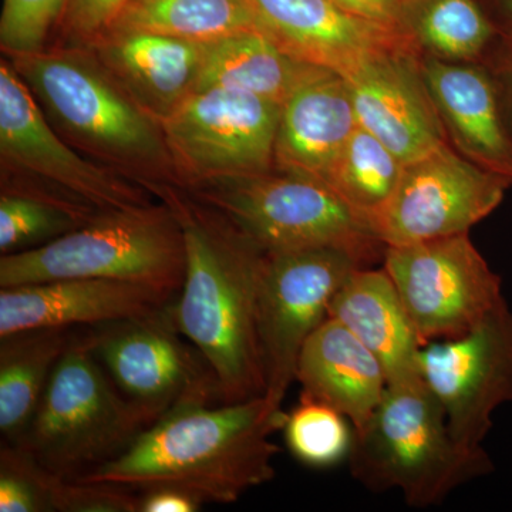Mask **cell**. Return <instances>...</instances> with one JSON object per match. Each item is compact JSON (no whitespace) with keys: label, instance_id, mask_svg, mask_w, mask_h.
<instances>
[{"label":"cell","instance_id":"31","mask_svg":"<svg viewBox=\"0 0 512 512\" xmlns=\"http://www.w3.org/2000/svg\"><path fill=\"white\" fill-rule=\"evenodd\" d=\"M67 0H3L0 47L6 56L46 49L47 39L66 9Z\"/></svg>","mask_w":512,"mask_h":512},{"label":"cell","instance_id":"26","mask_svg":"<svg viewBox=\"0 0 512 512\" xmlns=\"http://www.w3.org/2000/svg\"><path fill=\"white\" fill-rule=\"evenodd\" d=\"M110 29L141 30L204 45L261 30L249 0H131Z\"/></svg>","mask_w":512,"mask_h":512},{"label":"cell","instance_id":"16","mask_svg":"<svg viewBox=\"0 0 512 512\" xmlns=\"http://www.w3.org/2000/svg\"><path fill=\"white\" fill-rule=\"evenodd\" d=\"M420 56L387 53L346 79L357 126L375 136L403 164L450 144L424 83Z\"/></svg>","mask_w":512,"mask_h":512},{"label":"cell","instance_id":"6","mask_svg":"<svg viewBox=\"0 0 512 512\" xmlns=\"http://www.w3.org/2000/svg\"><path fill=\"white\" fill-rule=\"evenodd\" d=\"M184 191L224 215L265 252L338 248L370 266L386 249L372 222L308 175L274 168Z\"/></svg>","mask_w":512,"mask_h":512},{"label":"cell","instance_id":"7","mask_svg":"<svg viewBox=\"0 0 512 512\" xmlns=\"http://www.w3.org/2000/svg\"><path fill=\"white\" fill-rule=\"evenodd\" d=\"M148 426L151 421L120 393L86 335L60 357L18 447L57 476L77 478L120 456Z\"/></svg>","mask_w":512,"mask_h":512},{"label":"cell","instance_id":"24","mask_svg":"<svg viewBox=\"0 0 512 512\" xmlns=\"http://www.w3.org/2000/svg\"><path fill=\"white\" fill-rule=\"evenodd\" d=\"M72 328L26 330L0 338V431L19 446L50 376L74 342Z\"/></svg>","mask_w":512,"mask_h":512},{"label":"cell","instance_id":"14","mask_svg":"<svg viewBox=\"0 0 512 512\" xmlns=\"http://www.w3.org/2000/svg\"><path fill=\"white\" fill-rule=\"evenodd\" d=\"M419 372L443 406L454 439L466 447H483L495 410L512 404V311L507 301L464 335L424 345Z\"/></svg>","mask_w":512,"mask_h":512},{"label":"cell","instance_id":"9","mask_svg":"<svg viewBox=\"0 0 512 512\" xmlns=\"http://www.w3.org/2000/svg\"><path fill=\"white\" fill-rule=\"evenodd\" d=\"M282 107L241 90L210 87L192 93L160 121L181 190L275 168Z\"/></svg>","mask_w":512,"mask_h":512},{"label":"cell","instance_id":"27","mask_svg":"<svg viewBox=\"0 0 512 512\" xmlns=\"http://www.w3.org/2000/svg\"><path fill=\"white\" fill-rule=\"evenodd\" d=\"M403 165L375 136L357 126L323 183L376 229L402 177Z\"/></svg>","mask_w":512,"mask_h":512},{"label":"cell","instance_id":"2","mask_svg":"<svg viewBox=\"0 0 512 512\" xmlns=\"http://www.w3.org/2000/svg\"><path fill=\"white\" fill-rule=\"evenodd\" d=\"M286 414L264 396L221 406L181 404L120 456L77 478L130 490L175 488L202 504H234L274 480L279 447L272 436L284 429Z\"/></svg>","mask_w":512,"mask_h":512},{"label":"cell","instance_id":"17","mask_svg":"<svg viewBox=\"0 0 512 512\" xmlns=\"http://www.w3.org/2000/svg\"><path fill=\"white\" fill-rule=\"evenodd\" d=\"M175 293L116 279L66 278L0 288V338L26 330L99 326L163 311Z\"/></svg>","mask_w":512,"mask_h":512},{"label":"cell","instance_id":"19","mask_svg":"<svg viewBox=\"0 0 512 512\" xmlns=\"http://www.w3.org/2000/svg\"><path fill=\"white\" fill-rule=\"evenodd\" d=\"M84 47L158 123L197 92L207 55L204 43L141 30L110 29Z\"/></svg>","mask_w":512,"mask_h":512},{"label":"cell","instance_id":"22","mask_svg":"<svg viewBox=\"0 0 512 512\" xmlns=\"http://www.w3.org/2000/svg\"><path fill=\"white\" fill-rule=\"evenodd\" d=\"M328 318L342 323L380 360L389 383L420 375L423 342L383 268H356L330 301Z\"/></svg>","mask_w":512,"mask_h":512},{"label":"cell","instance_id":"36","mask_svg":"<svg viewBox=\"0 0 512 512\" xmlns=\"http://www.w3.org/2000/svg\"><path fill=\"white\" fill-rule=\"evenodd\" d=\"M488 66L493 70L500 87L505 116L512 131V40L503 39V45Z\"/></svg>","mask_w":512,"mask_h":512},{"label":"cell","instance_id":"33","mask_svg":"<svg viewBox=\"0 0 512 512\" xmlns=\"http://www.w3.org/2000/svg\"><path fill=\"white\" fill-rule=\"evenodd\" d=\"M131 0H67L59 26L66 45L87 46L114 25Z\"/></svg>","mask_w":512,"mask_h":512},{"label":"cell","instance_id":"20","mask_svg":"<svg viewBox=\"0 0 512 512\" xmlns=\"http://www.w3.org/2000/svg\"><path fill=\"white\" fill-rule=\"evenodd\" d=\"M356 128L345 77L319 69L282 106L275 143L276 170L325 181Z\"/></svg>","mask_w":512,"mask_h":512},{"label":"cell","instance_id":"11","mask_svg":"<svg viewBox=\"0 0 512 512\" xmlns=\"http://www.w3.org/2000/svg\"><path fill=\"white\" fill-rule=\"evenodd\" d=\"M363 265L338 248L265 252L258 298V336L266 402L275 409L296 382V366L309 336L328 318L329 303Z\"/></svg>","mask_w":512,"mask_h":512},{"label":"cell","instance_id":"18","mask_svg":"<svg viewBox=\"0 0 512 512\" xmlns=\"http://www.w3.org/2000/svg\"><path fill=\"white\" fill-rule=\"evenodd\" d=\"M420 69L451 147L512 181V131L491 67L421 55Z\"/></svg>","mask_w":512,"mask_h":512},{"label":"cell","instance_id":"4","mask_svg":"<svg viewBox=\"0 0 512 512\" xmlns=\"http://www.w3.org/2000/svg\"><path fill=\"white\" fill-rule=\"evenodd\" d=\"M348 461L367 490L399 491L416 510L436 507L494 471L484 447L454 439L443 406L420 375L389 383L376 412L355 430Z\"/></svg>","mask_w":512,"mask_h":512},{"label":"cell","instance_id":"21","mask_svg":"<svg viewBox=\"0 0 512 512\" xmlns=\"http://www.w3.org/2000/svg\"><path fill=\"white\" fill-rule=\"evenodd\" d=\"M296 382L301 399L338 410L355 430L370 420L389 386L380 360L332 318L323 320L303 345Z\"/></svg>","mask_w":512,"mask_h":512},{"label":"cell","instance_id":"1","mask_svg":"<svg viewBox=\"0 0 512 512\" xmlns=\"http://www.w3.org/2000/svg\"><path fill=\"white\" fill-rule=\"evenodd\" d=\"M183 229L185 275L171 305L175 328L211 367L221 403L264 396L258 336L262 251L220 212L187 191H153Z\"/></svg>","mask_w":512,"mask_h":512},{"label":"cell","instance_id":"3","mask_svg":"<svg viewBox=\"0 0 512 512\" xmlns=\"http://www.w3.org/2000/svg\"><path fill=\"white\" fill-rule=\"evenodd\" d=\"M46 119L70 146L153 194L180 188L160 123L89 47L62 45L6 56Z\"/></svg>","mask_w":512,"mask_h":512},{"label":"cell","instance_id":"8","mask_svg":"<svg viewBox=\"0 0 512 512\" xmlns=\"http://www.w3.org/2000/svg\"><path fill=\"white\" fill-rule=\"evenodd\" d=\"M2 185L56 195L97 211L151 204V192L83 156L52 127L8 59L0 63Z\"/></svg>","mask_w":512,"mask_h":512},{"label":"cell","instance_id":"13","mask_svg":"<svg viewBox=\"0 0 512 512\" xmlns=\"http://www.w3.org/2000/svg\"><path fill=\"white\" fill-rule=\"evenodd\" d=\"M512 187L451 144L403 165L402 177L376 225L384 247L470 234L493 214Z\"/></svg>","mask_w":512,"mask_h":512},{"label":"cell","instance_id":"5","mask_svg":"<svg viewBox=\"0 0 512 512\" xmlns=\"http://www.w3.org/2000/svg\"><path fill=\"white\" fill-rule=\"evenodd\" d=\"M184 275L183 229L163 201L101 211L49 244L0 258V288L99 278L177 293Z\"/></svg>","mask_w":512,"mask_h":512},{"label":"cell","instance_id":"10","mask_svg":"<svg viewBox=\"0 0 512 512\" xmlns=\"http://www.w3.org/2000/svg\"><path fill=\"white\" fill-rule=\"evenodd\" d=\"M382 262L423 345L464 335L505 302L470 234L386 247Z\"/></svg>","mask_w":512,"mask_h":512},{"label":"cell","instance_id":"32","mask_svg":"<svg viewBox=\"0 0 512 512\" xmlns=\"http://www.w3.org/2000/svg\"><path fill=\"white\" fill-rule=\"evenodd\" d=\"M0 511H52L30 470L29 454L8 443L0 451Z\"/></svg>","mask_w":512,"mask_h":512},{"label":"cell","instance_id":"35","mask_svg":"<svg viewBox=\"0 0 512 512\" xmlns=\"http://www.w3.org/2000/svg\"><path fill=\"white\" fill-rule=\"evenodd\" d=\"M202 503L194 495L175 488H154L143 491L138 512H197Z\"/></svg>","mask_w":512,"mask_h":512},{"label":"cell","instance_id":"29","mask_svg":"<svg viewBox=\"0 0 512 512\" xmlns=\"http://www.w3.org/2000/svg\"><path fill=\"white\" fill-rule=\"evenodd\" d=\"M285 443L301 463L329 468L348 460L355 440L352 423L326 404L299 399L286 414Z\"/></svg>","mask_w":512,"mask_h":512},{"label":"cell","instance_id":"28","mask_svg":"<svg viewBox=\"0 0 512 512\" xmlns=\"http://www.w3.org/2000/svg\"><path fill=\"white\" fill-rule=\"evenodd\" d=\"M100 212L46 192L2 185L0 251L8 255L42 247L83 227Z\"/></svg>","mask_w":512,"mask_h":512},{"label":"cell","instance_id":"23","mask_svg":"<svg viewBox=\"0 0 512 512\" xmlns=\"http://www.w3.org/2000/svg\"><path fill=\"white\" fill-rule=\"evenodd\" d=\"M323 67L296 59L261 30L208 43L198 90H241L284 106L306 79Z\"/></svg>","mask_w":512,"mask_h":512},{"label":"cell","instance_id":"37","mask_svg":"<svg viewBox=\"0 0 512 512\" xmlns=\"http://www.w3.org/2000/svg\"><path fill=\"white\" fill-rule=\"evenodd\" d=\"M503 39L512 40V0H480Z\"/></svg>","mask_w":512,"mask_h":512},{"label":"cell","instance_id":"34","mask_svg":"<svg viewBox=\"0 0 512 512\" xmlns=\"http://www.w3.org/2000/svg\"><path fill=\"white\" fill-rule=\"evenodd\" d=\"M333 2L360 18L406 32L404 9H406L407 0H333Z\"/></svg>","mask_w":512,"mask_h":512},{"label":"cell","instance_id":"30","mask_svg":"<svg viewBox=\"0 0 512 512\" xmlns=\"http://www.w3.org/2000/svg\"><path fill=\"white\" fill-rule=\"evenodd\" d=\"M32 471L52 511L138 512L140 497L131 493L130 488L57 476L40 466L35 458Z\"/></svg>","mask_w":512,"mask_h":512},{"label":"cell","instance_id":"15","mask_svg":"<svg viewBox=\"0 0 512 512\" xmlns=\"http://www.w3.org/2000/svg\"><path fill=\"white\" fill-rule=\"evenodd\" d=\"M259 28L286 53L352 76L376 57L393 52L420 53L399 29L353 15L333 0H249Z\"/></svg>","mask_w":512,"mask_h":512},{"label":"cell","instance_id":"12","mask_svg":"<svg viewBox=\"0 0 512 512\" xmlns=\"http://www.w3.org/2000/svg\"><path fill=\"white\" fill-rule=\"evenodd\" d=\"M99 328L87 335L94 355L151 424L181 404H221L211 367L180 339L171 305L154 315Z\"/></svg>","mask_w":512,"mask_h":512},{"label":"cell","instance_id":"25","mask_svg":"<svg viewBox=\"0 0 512 512\" xmlns=\"http://www.w3.org/2000/svg\"><path fill=\"white\" fill-rule=\"evenodd\" d=\"M404 29L421 55L490 64L503 36L480 0H407Z\"/></svg>","mask_w":512,"mask_h":512}]
</instances>
